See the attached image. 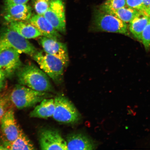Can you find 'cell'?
I'll return each mask as SVG.
<instances>
[{
  "mask_svg": "<svg viewBox=\"0 0 150 150\" xmlns=\"http://www.w3.org/2000/svg\"><path fill=\"white\" fill-rule=\"evenodd\" d=\"M126 6L139 11H144L143 0H126Z\"/></svg>",
  "mask_w": 150,
  "mask_h": 150,
  "instance_id": "24",
  "label": "cell"
},
{
  "mask_svg": "<svg viewBox=\"0 0 150 150\" xmlns=\"http://www.w3.org/2000/svg\"><path fill=\"white\" fill-rule=\"evenodd\" d=\"M150 16L144 11H140L139 13L130 22L129 30L134 37L141 41L142 32L149 23Z\"/></svg>",
  "mask_w": 150,
  "mask_h": 150,
  "instance_id": "17",
  "label": "cell"
},
{
  "mask_svg": "<svg viewBox=\"0 0 150 150\" xmlns=\"http://www.w3.org/2000/svg\"><path fill=\"white\" fill-rule=\"evenodd\" d=\"M144 12L146 14H147L148 16H150V4L147 7L144 9Z\"/></svg>",
  "mask_w": 150,
  "mask_h": 150,
  "instance_id": "28",
  "label": "cell"
},
{
  "mask_svg": "<svg viewBox=\"0 0 150 150\" xmlns=\"http://www.w3.org/2000/svg\"><path fill=\"white\" fill-rule=\"evenodd\" d=\"M39 42L45 52L61 60L65 67H67L69 57L66 44L44 36L40 38Z\"/></svg>",
  "mask_w": 150,
  "mask_h": 150,
  "instance_id": "11",
  "label": "cell"
},
{
  "mask_svg": "<svg viewBox=\"0 0 150 150\" xmlns=\"http://www.w3.org/2000/svg\"></svg>",
  "mask_w": 150,
  "mask_h": 150,
  "instance_id": "30",
  "label": "cell"
},
{
  "mask_svg": "<svg viewBox=\"0 0 150 150\" xmlns=\"http://www.w3.org/2000/svg\"><path fill=\"white\" fill-rule=\"evenodd\" d=\"M11 102L19 110L31 107L44 99L50 98V93L35 91L26 86L17 84L9 96Z\"/></svg>",
  "mask_w": 150,
  "mask_h": 150,
  "instance_id": "2",
  "label": "cell"
},
{
  "mask_svg": "<svg viewBox=\"0 0 150 150\" xmlns=\"http://www.w3.org/2000/svg\"><path fill=\"white\" fill-rule=\"evenodd\" d=\"M10 102L9 96L0 95V120L9 109Z\"/></svg>",
  "mask_w": 150,
  "mask_h": 150,
  "instance_id": "22",
  "label": "cell"
},
{
  "mask_svg": "<svg viewBox=\"0 0 150 150\" xmlns=\"http://www.w3.org/2000/svg\"><path fill=\"white\" fill-rule=\"evenodd\" d=\"M0 150H5L3 143H0Z\"/></svg>",
  "mask_w": 150,
  "mask_h": 150,
  "instance_id": "29",
  "label": "cell"
},
{
  "mask_svg": "<svg viewBox=\"0 0 150 150\" xmlns=\"http://www.w3.org/2000/svg\"><path fill=\"white\" fill-rule=\"evenodd\" d=\"M141 41L146 49L150 48V18L142 33Z\"/></svg>",
  "mask_w": 150,
  "mask_h": 150,
  "instance_id": "23",
  "label": "cell"
},
{
  "mask_svg": "<svg viewBox=\"0 0 150 150\" xmlns=\"http://www.w3.org/2000/svg\"><path fill=\"white\" fill-rule=\"evenodd\" d=\"M143 4L144 11L150 4V0H143Z\"/></svg>",
  "mask_w": 150,
  "mask_h": 150,
  "instance_id": "27",
  "label": "cell"
},
{
  "mask_svg": "<svg viewBox=\"0 0 150 150\" xmlns=\"http://www.w3.org/2000/svg\"><path fill=\"white\" fill-rule=\"evenodd\" d=\"M43 16L58 32L66 33L65 6L62 0H51L50 6Z\"/></svg>",
  "mask_w": 150,
  "mask_h": 150,
  "instance_id": "7",
  "label": "cell"
},
{
  "mask_svg": "<svg viewBox=\"0 0 150 150\" xmlns=\"http://www.w3.org/2000/svg\"><path fill=\"white\" fill-rule=\"evenodd\" d=\"M32 16V9L25 4L5 5L4 18L8 23L14 22H28Z\"/></svg>",
  "mask_w": 150,
  "mask_h": 150,
  "instance_id": "12",
  "label": "cell"
},
{
  "mask_svg": "<svg viewBox=\"0 0 150 150\" xmlns=\"http://www.w3.org/2000/svg\"><path fill=\"white\" fill-rule=\"evenodd\" d=\"M55 110L54 99L46 98L35 107L34 109L30 112L29 116L31 118L47 119L52 117Z\"/></svg>",
  "mask_w": 150,
  "mask_h": 150,
  "instance_id": "15",
  "label": "cell"
},
{
  "mask_svg": "<svg viewBox=\"0 0 150 150\" xmlns=\"http://www.w3.org/2000/svg\"><path fill=\"white\" fill-rule=\"evenodd\" d=\"M37 28L42 36L59 40L61 35L52 24L43 16L34 15L28 21Z\"/></svg>",
  "mask_w": 150,
  "mask_h": 150,
  "instance_id": "13",
  "label": "cell"
},
{
  "mask_svg": "<svg viewBox=\"0 0 150 150\" xmlns=\"http://www.w3.org/2000/svg\"><path fill=\"white\" fill-rule=\"evenodd\" d=\"M1 129L4 142H11L16 139L22 131L17 122L13 110L9 108L1 120Z\"/></svg>",
  "mask_w": 150,
  "mask_h": 150,
  "instance_id": "10",
  "label": "cell"
},
{
  "mask_svg": "<svg viewBox=\"0 0 150 150\" xmlns=\"http://www.w3.org/2000/svg\"><path fill=\"white\" fill-rule=\"evenodd\" d=\"M30 0H5V5L25 4Z\"/></svg>",
  "mask_w": 150,
  "mask_h": 150,
  "instance_id": "25",
  "label": "cell"
},
{
  "mask_svg": "<svg viewBox=\"0 0 150 150\" xmlns=\"http://www.w3.org/2000/svg\"><path fill=\"white\" fill-rule=\"evenodd\" d=\"M27 22L18 21L9 23V28L26 39H34L42 36L34 26Z\"/></svg>",
  "mask_w": 150,
  "mask_h": 150,
  "instance_id": "16",
  "label": "cell"
},
{
  "mask_svg": "<svg viewBox=\"0 0 150 150\" xmlns=\"http://www.w3.org/2000/svg\"><path fill=\"white\" fill-rule=\"evenodd\" d=\"M19 84L38 91L50 93L54 89L49 77L33 64L21 67L16 72Z\"/></svg>",
  "mask_w": 150,
  "mask_h": 150,
  "instance_id": "1",
  "label": "cell"
},
{
  "mask_svg": "<svg viewBox=\"0 0 150 150\" xmlns=\"http://www.w3.org/2000/svg\"><path fill=\"white\" fill-rule=\"evenodd\" d=\"M5 76L2 71L0 70V91L4 87L5 83Z\"/></svg>",
  "mask_w": 150,
  "mask_h": 150,
  "instance_id": "26",
  "label": "cell"
},
{
  "mask_svg": "<svg viewBox=\"0 0 150 150\" xmlns=\"http://www.w3.org/2000/svg\"><path fill=\"white\" fill-rule=\"evenodd\" d=\"M20 53L13 48H9L0 52V70L6 78L12 77L22 67Z\"/></svg>",
  "mask_w": 150,
  "mask_h": 150,
  "instance_id": "9",
  "label": "cell"
},
{
  "mask_svg": "<svg viewBox=\"0 0 150 150\" xmlns=\"http://www.w3.org/2000/svg\"><path fill=\"white\" fill-rule=\"evenodd\" d=\"M140 11L130 8L126 6L109 13L115 16L125 22L130 23L133 19L137 16Z\"/></svg>",
  "mask_w": 150,
  "mask_h": 150,
  "instance_id": "19",
  "label": "cell"
},
{
  "mask_svg": "<svg viewBox=\"0 0 150 150\" xmlns=\"http://www.w3.org/2000/svg\"><path fill=\"white\" fill-rule=\"evenodd\" d=\"M51 0H33V6L37 14L43 16L50 6Z\"/></svg>",
  "mask_w": 150,
  "mask_h": 150,
  "instance_id": "21",
  "label": "cell"
},
{
  "mask_svg": "<svg viewBox=\"0 0 150 150\" xmlns=\"http://www.w3.org/2000/svg\"><path fill=\"white\" fill-rule=\"evenodd\" d=\"M126 6V0H106L101 5L99 9L110 13Z\"/></svg>",
  "mask_w": 150,
  "mask_h": 150,
  "instance_id": "20",
  "label": "cell"
},
{
  "mask_svg": "<svg viewBox=\"0 0 150 150\" xmlns=\"http://www.w3.org/2000/svg\"><path fill=\"white\" fill-rule=\"evenodd\" d=\"M39 142L42 150H67V141L59 131L45 128L39 131Z\"/></svg>",
  "mask_w": 150,
  "mask_h": 150,
  "instance_id": "8",
  "label": "cell"
},
{
  "mask_svg": "<svg viewBox=\"0 0 150 150\" xmlns=\"http://www.w3.org/2000/svg\"><path fill=\"white\" fill-rule=\"evenodd\" d=\"M67 150H93L94 142L88 137L80 133H73L67 137Z\"/></svg>",
  "mask_w": 150,
  "mask_h": 150,
  "instance_id": "14",
  "label": "cell"
},
{
  "mask_svg": "<svg viewBox=\"0 0 150 150\" xmlns=\"http://www.w3.org/2000/svg\"><path fill=\"white\" fill-rule=\"evenodd\" d=\"M9 48H14L20 54H25L32 57L37 51L27 39L9 27L0 33V52Z\"/></svg>",
  "mask_w": 150,
  "mask_h": 150,
  "instance_id": "4",
  "label": "cell"
},
{
  "mask_svg": "<svg viewBox=\"0 0 150 150\" xmlns=\"http://www.w3.org/2000/svg\"><path fill=\"white\" fill-rule=\"evenodd\" d=\"M32 57L41 70L55 83L59 84L62 83L65 67L61 60L44 51H37Z\"/></svg>",
  "mask_w": 150,
  "mask_h": 150,
  "instance_id": "3",
  "label": "cell"
},
{
  "mask_svg": "<svg viewBox=\"0 0 150 150\" xmlns=\"http://www.w3.org/2000/svg\"><path fill=\"white\" fill-rule=\"evenodd\" d=\"M55 110L52 117L56 121L64 123L78 122L80 115L73 103L63 95H59L54 98Z\"/></svg>",
  "mask_w": 150,
  "mask_h": 150,
  "instance_id": "6",
  "label": "cell"
},
{
  "mask_svg": "<svg viewBox=\"0 0 150 150\" xmlns=\"http://www.w3.org/2000/svg\"><path fill=\"white\" fill-rule=\"evenodd\" d=\"M93 24L95 29L98 31L125 35L129 34L126 23L113 15L100 9L96 12Z\"/></svg>",
  "mask_w": 150,
  "mask_h": 150,
  "instance_id": "5",
  "label": "cell"
},
{
  "mask_svg": "<svg viewBox=\"0 0 150 150\" xmlns=\"http://www.w3.org/2000/svg\"><path fill=\"white\" fill-rule=\"evenodd\" d=\"M5 150H35L34 145L22 130L19 135L12 142H4Z\"/></svg>",
  "mask_w": 150,
  "mask_h": 150,
  "instance_id": "18",
  "label": "cell"
}]
</instances>
